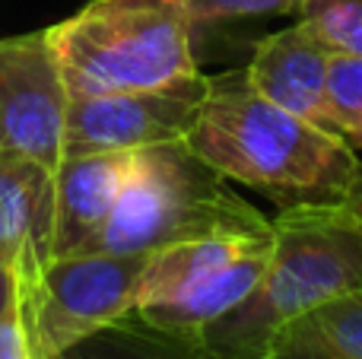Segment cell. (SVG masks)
<instances>
[{"label": "cell", "instance_id": "cell-1", "mask_svg": "<svg viewBox=\"0 0 362 359\" xmlns=\"http://www.w3.org/2000/svg\"><path fill=\"white\" fill-rule=\"evenodd\" d=\"M187 150L226 182L261 191L283 207H362V159L344 137L257 95L238 73L210 76Z\"/></svg>", "mask_w": 362, "mask_h": 359}, {"label": "cell", "instance_id": "cell-2", "mask_svg": "<svg viewBox=\"0 0 362 359\" xmlns=\"http://www.w3.org/2000/svg\"><path fill=\"white\" fill-rule=\"evenodd\" d=\"M270 226L274 248L257 286L187 343L206 359H270L293 318L340 293L362 290V207H283Z\"/></svg>", "mask_w": 362, "mask_h": 359}, {"label": "cell", "instance_id": "cell-3", "mask_svg": "<svg viewBox=\"0 0 362 359\" xmlns=\"http://www.w3.org/2000/svg\"><path fill=\"white\" fill-rule=\"evenodd\" d=\"M45 35L70 99L165 89L200 73L187 0H89Z\"/></svg>", "mask_w": 362, "mask_h": 359}, {"label": "cell", "instance_id": "cell-4", "mask_svg": "<svg viewBox=\"0 0 362 359\" xmlns=\"http://www.w3.org/2000/svg\"><path fill=\"white\" fill-rule=\"evenodd\" d=\"M213 233H270V220L178 140L137 150L131 178L86 252L150 254Z\"/></svg>", "mask_w": 362, "mask_h": 359}, {"label": "cell", "instance_id": "cell-5", "mask_svg": "<svg viewBox=\"0 0 362 359\" xmlns=\"http://www.w3.org/2000/svg\"><path fill=\"white\" fill-rule=\"evenodd\" d=\"M146 254L83 252L54 258L35 296L23 305L35 359L76 350L89 337L127 322L137 309V286Z\"/></svg>", "mask_w": 362, "mask_h": 359}, {"label": "cell", "instance_id": "cell-6", "mask_svg": "<svg viewBox=\"0 0 362 359\" xmlns=\"http://www.w3.org/2000/svg\"><path fill=\"white\" fill-rule=\"evenodd\" d=\"M70 93L45 29L0 38V156L57 172L64 163Z\"/></svg>", "mask_w": 362, "mask_h": 359}, {"label": "cell", "instance_id": "cell-7", "mask_svg": "<svg viewBox=\"0 0 362 359\" xmlns=\"http://www.w3.org/2000/svg\"><path fill=\"white\" fill-rule=\"evenodd\" d=\"M206 93L210 76L197 73L194 80L165 89L70 99L64 159L89 153H134L187 140Z\"/></svg>", "mask_w": 362, "mask_h": 359}, {"label": "cell", "instance_id": "cell-8", "mask_svg": "<svg viewBox=\"0 0 362 359\" xmlns=\"http://www.w3.org/2000/svg\"><path fill=\"white\" fill-rule=\"evenodd\" d=\"M54 261V172L42 163L0 156V267L13 280L16 305L35 296Z\"/></svg>", "mask_w": 362, "mask_h": 359}, {"label": "cell", "instance_id": "cell-9", "mask_svg": "<svg viewBox=\"0 0 362 359\" xmlns=\"http://www.w3.org/2000/svg\"><path fill=\"white\" fill-rule=\"evenodd\" d=\"M337 51L315 35L305 23H296L274 35H264L245 67V80L257 95L286 108L289 114L331 131L327 118V73ZM334 134V131H331Z\"/></svg>", "mask_w": 362, "mask_h": 359}, {"label": "cell", "instance_id": "cell-10", "mask_svg": "<svg viewBox=\"0 0 362 359\" xmlns=\"http://www.w3.org/2000/svg\"><path fill=\"white\" fill-rule=\"evenodd\" d=\"M134 153H89L67 156L54 172V258L80 254L112 216L127 178Z\"/></svg>", "mask_w": 362, "mask_h": 359}, {"label": "cell", "instance_id": "cell-11", "mask_svg": "<svg viewBox=\"0 0 362 359\" xmlns=\"http://www.w3.org/2000/svg\"><path fill=\"white\" fill-rule=\"evenodd\" d=\"M267 245H274V226H270V233H213L156 248L146 254L144 273H140L137 309L172 302L191 286H197L200 280L213 277L226 264H232L235 258Z\"/></svg>", "mask_w": 362, "mask_h": 359}, {"label": "cell", "instance_id": "cell-12", "mask_svg": "<svg viewBox=\"0 0 362 359\" xmlns=\"http://www.w3.org/2000/svg\"><path fill=\"white\" fill-rule=\"evenodd\" d=\"M140 328L146 334H140L131 324V318H127V322L89 337L74 353H80L83 359H206L200 350L187 347V343L169 341V337L150 331L146 324H140Z\"/></svg>", "mask_w": 362, "mask_h": 359}, {"label": "cell", "instance_id": "cell-13", "mask_svg": "<svg viewBox=\"0 0 362 359\" xmlns=\"http://www.w3.org/2000/svg\"><path fill=\"white\" fill-rule=\"evenodd\" d=\"M302 328H308L325 347L346 359H362V290L340 293L325 299L305 315L293 318Z\"/></svg>", "mask_w": 362, "mask_h": 359}, {"label": "cell", "instance_id": "cell-14", "mask_svg": "<svg viewBox=\"0 0 362 359\" xmlns=\"http://www.w3.org/2000/svg\"><path fill=\"white\" fill-rule=\"evenodd\" d=\"M327 118L331 131L350 146H362V57L334 54L327 73Z\"/></svg>", "mask_w": 362, "mask_h": 359}, {"label": "cell", "instance_id": "cell-15", "mask_svg": "<svg viewBox=\"0 0 362 359\" xmlns=\"http://www.w3.org/2000/svg\"><path fill=\"white\" fill-rule=\"evenodd\" d=\"M296 16L337 54L362 57V0H299Z\"/></svg>", "mask_w": 362, "mask_h": 359}, {"label": "cell", "instance_id": "cell-16", "mask_svg": "<svg viewBox=\"0 0 362 359\" xmlns=\"http://www.w3.org/2000/svg\"><path fill=\"white\" fill-rule=\"evenodd\" d=\"M299 0H187L194 23V42L204 25L232 23V19H257V16H286L296 13Z\"/></svg>", "mask_w": 362, "mask_h": 359}, {"label": "cell", "instance_id": "cell-17", "mask_svg": "<svg viewBox=\"0 0 362 359\" xmlns=\"http://www.w3.org/2000/svg\"><path fill=\"white\" fill-rule=\"evenodd\" d=\"M270 359H346V356L325 347V343L308 328H302L299 322H289L286 328L280 331V337H276Z\"/></svg>", "mask_w": 362, "mask_h": 359}, {"label": "cell", "instance_id": "cell-18", "mask_svg": "<svg viewBox=\"0 0 362 359\" xmlns=\"http://www.w3.org/2000/svg\"><path fill=\"white\" fill-rule=\"evenodd\" d=\"M0 359H35L29 343V328H25V318L19 312L16 299L0 318Z\"/></svg>", "mask_w": 362, "mask_h": 359}, {"label": "cell", "instance_id": "cell-19", "mask_svg": "<svg viewBox=\"0 0 362 359\" xmlns=\"http://www.w3.org/2000/svg\"><path fill=\"white\" fill-rule=\"evenodd\" d=\"M13 299H16V293H13V280L6 277V271L0 267V318H4V312L13 305Z\"/></svg>", "mask_w": 362, "mask_h": 359}, {"label": "cell", "instance_id": "cell-20", "mask_svg": "<svg viewBox=\"0 0 362 359\" xmlns=\"http://www.w3.org/2000/svg\"><path fill=\"white\" fill-rule=\"evenodd\" d=\"M51 359H83L80 353H74V350H70V353H61V356H51Z\"/></svg>", "mask_w": 362, "mask_h": 359}]
</instances>
